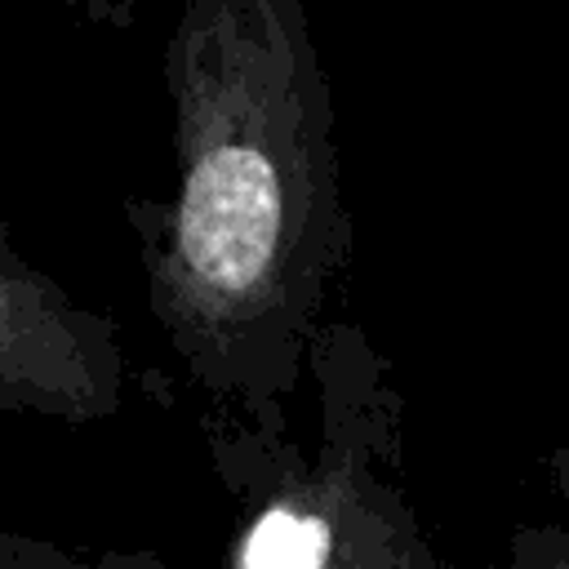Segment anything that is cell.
Returning a JSON list of instances; mask_svg holds the SVG:
<instances>
[{
  "label": "cell",
  "instance_id": "cell-1",
  "mask_svg": "<svg viewBox=\"0 0 569 569\" xmlns=\"http://www.w3.org/2000/svg\"><path fill=\"white\" fill-rule=\"evenodd\" d=\"M160 71L173 191L124 200L147 311L218 418L289 427L351 262L320 40L298 0H191Z\"/></svg>",
  "mask_w": 569,
  "mask_h": 569
},
{
  "label": "cell",
  "instance_id": "cell-2",
  "mask_svg": "<svg viewBox=\"0 0 569 569\" xmlns=\"http://www.w3.org/2000/svg\"><path fill=\"white\" fill-rule=\"evenodd\" d=\"M307 391V431L204 418L227 569H445L409 489L405 391L360 316L325 320Z\"/></svg>",
  "mask_w": 569,
  "mask_h": 569
},
{
  "label": "cell",
  "instance_id": "cell-3",
  "mask_svg": "<svg viewBox=\"0 0 569 569\" xmlns=\"http://www.w3.org/2000/svg\"><path fill=\"white\" fill-rule=\"evenodd\" d=\"M129 400V351L107 311L40 271L0 218V418L93 427Z\"/></svg>",
  "mask_w": 569,
  "mask_h": 569
},
{
  "label": "cell",
  "instance_id": "cell-4",
  "mask_svg": "<svg viewBox=\"0 0 569 569\" xmlns=\"http://www.w3.org/2000/svg\"><path fill=\"white\" fill-rule=\"evenodd\" d=\"M0 569H173L160 551L151 547H62L40 533H18L0 529Z\"/></svg>",
  "mask_w": 569,
  "mask_h": 569
},
{
  "label": "cell",
  "instance_id": "cell-5",
  "mask_svg": "<svg viewBox=\"0 0 569 569\" xmlns=\"http://www.w3.org/2000/svg\"><path fill=\"white\" fill-rule=\"evenodd\" d=\"M498 569H569V525H520Z\"/></svg>",
  "mask_w": 569,
  "mask_h": 569
},
{
  "label": "cell",
  "instance_id": "cell-6",
  "mask_svg": "<svg viewBox=\"0 0 569 569\" xmlns=\"http://www.w3.org/2000/svg\"><path fill=\"white\" fill-rule=\"evenodd\" d=\"M542 476H547L551 493L569 507V449H551V453L542 458Z\"/></svg>",
  "mask_w": 569,
  "mask_h": 569
}]
</instances>
